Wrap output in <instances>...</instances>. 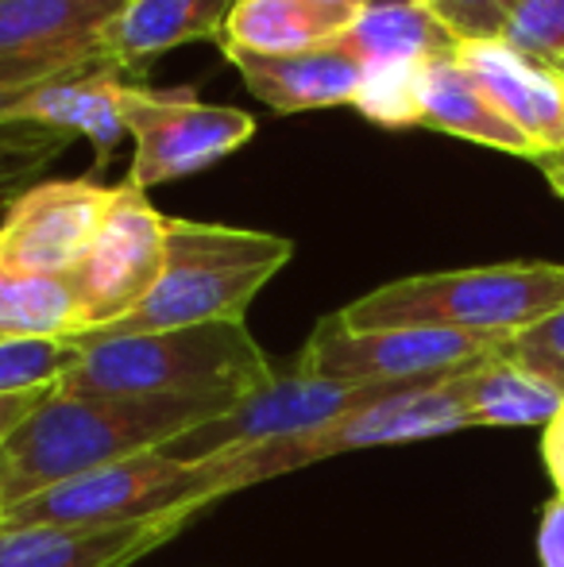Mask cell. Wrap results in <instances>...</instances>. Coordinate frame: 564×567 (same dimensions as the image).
<instances>
[{"mask_svg":"<svg viewBox=\"0 0 564 567\" xmlns=\"http://www.w3.org/2000/svg\"><path fill=\"white\" fill-rule=\"evenodd\" d=\"M329 47L368 66H429L437 59L457 54V35L441 23V16L418 0H371L352 28Z\"/></svg>","mask_w":564,"mask_h":567,"instance_id":"19","label":"cell"},{"mask_svg":"<svg viewBox=\"0 0 564 567\" xmlns=\"http://www.w3.org/2000/svg\"><path fill=\"white\" fill-rule=\"evenodd\" d=\"M542 455H545V467H550V478L557 486V498H564V410L550 425L542 429Z\"/></svg>","mask_w":564,"mask_h":567,"instance_id":"32","label":"cell"},{"mask_svg":"<svg viewBox=\"0 0 564 567\" xmlns=\"http://www.w3.org/2000/svg\"><path fill=\"white\" fill-rule=\"evenodd\" d=\"M163 255L166 217L151 205L147 194L121 182L105 225L93 236L82 262L70 270V282H74V293L85 313L82 337L124 321L147 298L151 286L163 275Z\"/></svg>","mask_w":564,"mask_h":567,"instance_id":"10","label":"cell"},{"mask_svg":"<svg viewBox=\"0 0 564 567\" xmlns=\"http://www.w3.org/2000/svg\"><path fill=\"white\" fill-rule=\"evenodd\" d=\"M54 390V386H51ZM51 390H28V394H0V449L8 444V436L47 402Z\"/></svg>","mask_w":564,"mask_h":567,"instance_id":"31","label":"cell"},{"mask_svg":"<svg viewBox=\"0 0 564 567\" xmlns=\"http://www.w3.org/2000/svg\"><path fill=\"white\" fill-rule=\"evenodd\" d=\"M209 506H178L171 514L132 525H0V567H132L155 548L171 545Z\"/></svg>","mask_w":564,"mask_h":567,"instance_id":"13","label":"cell"},{"mask_svg":"<svg viewBox=\"0 0 564 567\" xmlns=\"http://www.w3.org/2000/svg\"><path fill=\"white\" fill-rule=\"evenodd\" d=\"M360 12L321 0H236L221 31V51L252 54H298L329 47L352 28Z\"/></svg>","mask_w":564,"mask_h":567,"instance_id":"21","label":"cell"},{"mask_svg":"<svg viewBox=\"0 0 564 567\" xmlns=\"http://www.w3.org/2000/svg\"><path fill=\"white\" fill-rule=\"evenodd\" d=\"M0 517H4V494H0Z\"/></svg>","mask_w":564,"mask_h":567,"instance_id":"35","label":"cell"},{"mask_svg":"<svg viewBox=\"0 0 564 567\" xmlns=\"http://www.w3.org/2000/svg\"><path fill=\"white\" fill-rule=\"evenodd\" d=\"M542 174L550 182V189L564 202V155L561 158H542Z\"/></svg>","mask_w":564,"mask_h":567,"instance_id":"33","label":"cell"},{"mask_svg":"<svg viewBox=\"0 0 564 567\" xmlns=\"http://www.w3.org/2000/svg\"><path fill=\"white\" fill-rule=\"evenodd\" d=\"M418 4H429V0H418Z\"/></svg>","mask_w":564,"mask_h":567,"instance_id":"36","label":"cell"},{"mask_svg":"<svg viewBox=\"0 0 564 567\" xmlns=\"http://www.w3.org/2000/svg\"><path fill=\"white\" fill-rule=\"evenodd\" d=\"M503 39L534 59L564 66V0H514Z\"/></svg>","mask_w":564,"mask_h":567,"instance_id":"26","label":"cell"},{"mask_svg":"<svg viewBox=\"0 0 564 567\" xmlns=\"http://www.w3.org/2000/svg\"><path fill=\"white\" fill-rule=\"evenodd\" d=\"M129 0H0V62L105 59V31Z\"/></svg>","mask_w":564,"mask_h":567,"instance_id":"14","label":"cell"},{"mask_svg":"<svg viewBox=\"0 0 564 567\" xmlns=\"http://www.w3.org/2000/svg\"><path fill=\"white\" fill-rule=\"evenodd\" d=\"M290 259L294 239L275 236V231L166 217V255L158 282L124 321L90 332L82 340L244 321L256 293Z\"/></svg>","mask_w":564,"mask_h":567,"instance_id":"2","label":"cell"},{"mask_svg":"<svg viewBox=\"0 0 564 567\" xmlns=\"http://www.w3.org/2000/svg\"><path fill=\"white\" fill-rule=\"evenodd\" d=\"M537 564L564 567V498H557V494L542 506V522H537Z\"/></svg>","mask_w":564,"mask_h":567,"instance_id":"30","label":"cell"},{"mask_svg":"<svg viewBox=\"0 0 564 567\" xmlns=\"http://www.w3.org/2000/svg\"><path fill=\"white\" fill-rule=\"evenodd\" d=\"M236 0H129L109 23L105 54L124 74L147 70L166 51L202 39H221Z\"/></svg>","mask_w":564,"mask_h":567,"instance_id":"17","label":"cell"},{"mask_svg":"<svg viewBox=\"0 0 564 567\" xmlns=\"http://www.w3.org/2000/svg\"><path fill=\"white\" fill-rule=\"evenodd\" d=\"M444 382L464 405L472 429H545L564 410V390L522 367L503 348Z\"/></svg>","mask_w":564,"mask_h":567,"instance_id":"18","label":"cell"},{"mask_svg":"<svg viewBox=\"0 0 564 567\" xmlns=\"http://www.w3.org/2000/svg\"><path fill=\"white\" fill-rule=\"evenodd\" d=\"M136 74H124L121 66H98L82 70V74L59 78V82L43 85L28 105L20 109V120L43 127H59V132L85 135L98 151V171H105L113 147L121 135H129L124 124V105H129V90L136 85Z\"/></svg>","mask_w":564,"mask_h":567,"instance_id":"16","label":"cell"},{"mask_svg":"<svg viewBox=\"0 0 564 567\" xmlns=\"http://www.w3.org/2000/svg\"><path fill=\"white\" fill-rule=\"evenodd\" d=\"M503 351L511 359H519L522 367L537 371L542 379H550L553 386L564 390V309L553 317H545L542 324L519 332L514 340L503 343Z\"/></svg>","mask_w":564,"mask_h":567,"instance_id":"28","label":"cell"},{"mask_svg":"<svg viewBox=\"0 0 564 567\" xmlns=\"http://www.w3.org/2000/svg\"><path fill=\"white\" fill-rule=\"evenodd\" d=\"M74 355L78 348L66 340H0V394L59 386Z\"/></svg>","mask_w":564,"mask_h":567,"instance_id":"25","label":"cell"},{"mask_svg":"<svg viewBox=\"0 0 564 567\" xmlns=\"http://www.w3.org/2000/svg\"><path fill=\"white\" fill-rule=\"evenodd\" d=\"M391 390L402 386H340V382L309 379V374L298 371H275L271 382L244 394L228 413L178 436L163 452L174 455V460H217V455L252 452L264 449V444L298 441V436H314L321 429L337 425L348 413L391 394Z\"/></svg>","mask_w":564,"mask_h":567,"instance_id":"9","label":"cell"},{"mask_svg":"<svg viewBox=\"0 0 564 567\" xmlns=\"http://www.w3.org/2000/svg\"><path fill=\"white\" fill-rule=\"evenodd\" d=\"M506 340L449 329H348L337 313L321 317L298 351V374L340 386H433L495 355Z\"/></svg>","mask_w":564,"mask_h":567,"instance_id":"6","label":"cell"},{"mask_svg":"<svg viewBox=\"0 0 564 567\" xmlns=\"http://www.w3.org/2000/svg\"><path fill=\"white\" fill-rule=\"evenodd\" d=\"M321 4H337V8H352V12H363L371 0H321Z\"/></svg>","mask_w":564,"mask_h":567,"instance_id":"34","label":"cell"},{"mask_svg":"<svg viewBox=\"0 0 564 567\" xmlns=\"http://www.w3.org/2000/svg\"><path fill=\"white\" fill-rule=\"evenodd\" d=\"M418 109H422V127L457 135L475 147L503 151L514 158H534L530 140L495 109V101L480 90L472 74L457 62V54L437 59L422 70V90H418Z\"/></svg>","mask_w":564,"mask_h":567,"instance_id":"20","label":"cell"},{"mask_svg":"<svg viewBox=\"0 0 564 567\" xmlns=\"http://www.w3.org/2000/svg\"><path fill=\"white\" fill-rule=\"evenodd\" d=\"M457 62L542 158L564 155V66L519 51L503 35L457 47Z\"/></svg>","mask_w":564,"mask_h":567,"instance_id":"12","label":"cell"},{"mask_svg":"<svg viewBox=\"0 0 564 567\" xmlns=\"http://www.w3.org/2000/svg\"><path fill=\"white\" fill-rule=\"evenodd\" d=\"M124 124L136 143L129 186L140 194L209 171L256 135V116L244 109L205 105L194 90H155L143 82L129 90Z\"/></svg>","mask_w":564,"mask_h":567,"instance_id":"7","label":"cell"},{"mask_svg":"<svg viewBox=\"0 0 564 567\" xmlns=\"http://www.w3.org/2000/svg\"><path fill=\"white\" fill-rule=\"evenodd\" d=\"M116 186L93 178L35 182L0 220V267L20 275H70L113 209Z\"/></svg>","mask_w":564,"mask_h":567,"instance_id":"11","label":"cell"},{"mask_svg":"<svg viewBox=\"0 0 564 567\" xmlns=\"http://www.w3.org/2000/svg\"><path fill=\"white\" fill-rule=\"evenodd\" d=\"M74 135L59 127L28 124V120H8L0 124V213L20 194H28L54 163L70 151Z\"/></svg>","mask_w":564,"mask_h":567,"instance_id":"23","label":"cell"},{"mask_svg":"<svg viewBox=\"0 0 564 567\" xmlns=\"http://www.w3.org/2000/svg\"><path fill=\"white\" fill-rule=\"evenodd\" d=\"M425 66H368L360 78L352 105L363 120L379 127H422V109H418V90H422Z\"/></svg>","mask_w":564,"mask_h":567,"instance_id":"24","label":"cell"},{"mask_svg":"<svg viewBox=\"0 0 564 567\" xmlns=\"http://www.w3.org/2000/svg\"><path fill=\"white\" fill-rule=\"evenodd\" d=\"M564 309V262H491L394 278L337 309L348 329H449L514 340Z\"/></svg>","mask_w":564,"mask_h":567,"instance_id":"4","label":"cell"},{"mask_svg":"<svg viewBox=\"0 0 564 567\" xmlns=\"http://www.w3.org/2000/svg\"><path fill=\"white\" fill-rule=\"evenodd\" d=\"M236 491L248 486L228 455L174 460L166 452H143L16 502L4 509L0 525L12 529L16 525H59V529L132 525L178 506H217Z\"/></svg>","mask_w":564,"mask_h":567,"instance_id":"5","label":"cell"},{"mask_svg":"<svg viewBox=\"0 0 564 567\" xmlns=\"http://www.w3.org/2000/svg\"><path fill=\"white\" fill-rule=\"evenodd\" d=\"M244 394H147V398H66L59 390L0 449L4 509L85 471L163 452L178 436L228 413Z\"/></svg>","mask_w":564,"mask_h":567,"instance_id":"1","label":"cell"},{"mask_svg":"<svg viewBox=\"0 0 564 567\" xmlns=\"http://www.w3.org/2000/svg\"><path fill=\"white\" fill-rule=\"evenodd\" d=\"M113 66L105 59H23V62H0V124L20 120V109L35 97L43 85L59 82V78L82 74V70Z\"/></svg>","mask_w":564,"mask_h":567,"instance_id":"27","label":"cell"},{"mask_svg":"<svg viewBox=\"0 0 564 567\" xmlns=\"http://www.w3.org/2000/svg\"><path fill=\"white\" fill-rule=\"evenodd\" d=\"M460 429H472L464 405L457 402L449 382H433V386L391 390V394L360 405V410L348 413L345 421H337V425L321 429V433H314V436L264 444V449L236 452V455H228V460L236 463L244 486H256V483H264V478L290 475V471L332 460V455L433 441V436H449V433H460Z\"/></svg>","mask_w":564,"mask_h":567,"instance_id":"8","label":"cell"},{"mask_svg":"<svg viewBox=\"0 0 564 567\" xmlns=\"http://www.w3.org/2000/svg\"><path fill=\"white\" fill-rule=\"evenodd\" d=\"M85 332L70 275H20L0 267V340H66Z\"/></svg>","mask_w":564,"mask_h":567,"instance_id":"22","label":"cell"},{"mask_svg":"<svg viewBox=\"0 0 564 567\" xmlns=\"http://www.w3.org/2000/svg\"><path fill=\"white\" fill-rule=\"evenodd\" d=\"M225 59L240 70L252 97L283 116L314 113V109L352 105L360 90V62L337 47H314L298 54H252L225 51Z\"/></svg>","mask_w":564,"mask_h":567,"instance_id":"15","label":"cell"},{"mask_svg":"<svg viewBox=\"0 0 564 567\" xmlns=\"http://www.w3.org/2000/svg\"><path fill=\"white\" fill-rule=\"evenodd\" d=\"M514 0H429L444 28L457 35V43L503 35V20Z\"/></svg>","mask_w":564,"mask_h":567,"instance_id":"29","label":"cell"},{"mask_svg":"<svg viewBox=\"0 0 564 567\" xmlns=\"http://www.w3.org/2000/svg\"><path fill=\"white\" fill-rule=\"evenodd\" d=\"M78 355L59 379L66 398L147 394H252L275 379V363L244 321L140 332L74 343Z\"/></svg>","mask_w":564,"mask_h":567,"instance_id":"3","label":"cell"}]
</instances>
